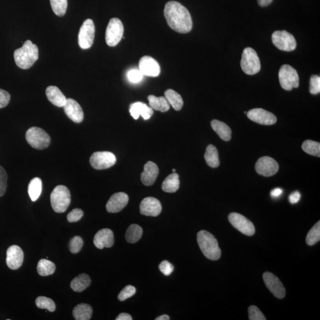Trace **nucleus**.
<instances>
[{
	"label": "nucleus",
	"mask_w": 320,
	"mask_h": 320,
	"mask_svg": "<svg viewBox=\"0 0 320 320\" xmlns=\"http://www.w3.org/2000/svg\"><path fill=\"white\" fill-rule=\"evenodd\" d=\"M164 16L168 26L178 33H187L192 29L191 15L180 2L169 1L165 5Z\"/></svg>",
	"instance_id": "f257e3e1"
},
{
	"label": "nucleus",
	"mask_w": 320,
	"mask_h": 320,
	"mask_svg": "<svg viewBox=\"0 0 320 320\" xmlns=\"http://www.w3.org/2000/svg\"><path fill=\"white\" fill-rule=\"evenodd\" d=\"M15 63L20 69H30L39 58L38 46L33 44L31 41L27 40L23 47L16 49L14 52Z\"/></svg>",
	"instance_id": "f03ea898"
},
{
	"label": "nucleus",
	"mask_w": 320,
	"mask_h": 320,
	"mask_svg": "<svg viewBox=\"0 0 320 320\" xmlns=\"http://www.w3.org/2000/svg\"><path fill=\"white\" fill-rule=\"evenodd\" d=\"M200 248L204 256L211 260H217L221 256V251L216 238L207 231L202 230L197 235Z\"/></svg>",
	"instance_id": "7ed1b4c3"
},
{
	"label": "nucleus",
	"mask_w": 320,
	"mask_h": 320,
	"mask_svg": "<svg viewBox=\"0 0 320 320\" xmlns=\"http://www.w3.org/2000/svg\"><path fill=\"white\" fill-rule=\"evenodd\" d=\"M52 209L57 213H63L69 207L71 193L66 186L59 185L55 187L51 195Z\"/></svg>",
	"instance_id": "20e7f679"
},
{
	"label": "nucleus",
	"mask_w": 320,
	"mask_h": 320,
	"mask_svg": "<svg viewBox=\"0 0 320 320\" xmlns=\"http://www.w3.org/2000/svg\"><path fill=\"white\" fill-rule=\"evenodd\" d=\"M26 140L30 146L37 150L47 149L51 143V138L44 129L30 128L26 133Z\"/></svg>",
	"instance_id": "39448f33"
},
{
	"label": "nucleus",
	"mask_w": 320,
	"mask_h": 320,
	"mask_svg": "<svg viewBox=\"0 0 320 320\" xmlns=\"http://www.w3.org/2000/svg\"><path fill=\"white\" fill-rule=\"evenodd\" d=\"M241 67L243 72L247 75H254L260 72V59L256 52L253 48H246L243 51Z\"/></svg>",
	"instance_id": "423d86ee"
},
{
	"label": "nucleus",
	"mask_w": 320,
	"mask_h": 320,
	"mask_svg": "<svg viewBox=\"0 0 320 320\" xmlns=\"http://www.w3.org/2000/svg\"><path fill=\"white\" fill-rule=\"evenodd\" d=\"M280 84L285 90L290 91L300 85L299 76L297 70L289 65H284L279 72Z\"/></svg>",
	"instance_id": "0eeeda50"
},
{
	"label": "nucleus",
	"mask_w": 320,
	"mask_h": 320,
	"mask_svg": "<svg viewBox=\"0 0 320 320\" xmlns=\"http://www.w3.org/2000/svg\"><path fill=\"white\" fill-rule=\"evenodd\" d=\"M124 25L118 18L110 19L106 31V42L109 47H115L124 35Z\"/></svg>",
	"instance_id": "6e6552de"
},
{
	"label": "nucleus",
	"mask_w": 320,
	"mask_h": 320,
	"mask_svg": "<svg viewBox=\"0 0 320 320\" xmlns=\"http://www.w3.org/2000/svg\"><path fill=\"white\" fill-rule=\"evenodd\" d=\"M272 42L279 50L290 52L297 47V42L294 36L286 30H277L272 34Z\"/></svg>",
	"instance_id": "1a4fd4ad"
},
{
	"label": "nucleus",
	"mask_w": 320,
	"mask_h": 320,
	"mask_svg": "<svg viewBox=\"0 0 320 320\" xmlns=\"http://www.w3.org/2000/svg\"><path fill=\"white\" fill-rule=\"evenodd\" d=\"M95 26L93 21L87 19L82 24L79 33V45L82 49H87L93 44Z\"/></svg>",
	"instance_id": "9d476101"
},
{
	"label": "nucleus",
	"mask_w": 320,
	"mask_h": 320,
	"mask_svg": "<svg viewBox=\"0 0 320 320\" xmlns=\"http://www.w3.org/2000/svg\"><path fill=\"white\" fill-rule=\"evenodd\" d=\"M116 158L113 153L108 152H96L90 159V164L96 170H104L115 164Z\"/></svg>",
	"instance_id": "9b49d317"
},
{
	"label": "nucleus",
	"mask_w": 320,
	"mask_h": 320,
	"mask_svg": "<svg viewBox=\"0 0 320 320\" xmlns=\"http://www.w3.org/2000/svg\"><path fill=\"white\" fill-rule=\"evenodd\" d=\"M229 220L232 226L239 232L247 236H252L255 233V228L253 223L243 215L235 213H231Z\"/></svg>",
	"instance_id": "f8f14e48"
},
{
	"label": "nucleus",
	"mask_w": 320,
	"mask_h": 320,
	"mask_svg": "<svg viewBox=\"0 0 320 320\" xmlns=\"http://www.w3.org/2000/svg\"><path fill=\"white\" fill-rule=\"evenodd\" d=\"M256 170L262 176L269 177L275 175L279 170V164L275 160L270 157H263L256 162Z\"/></svg>",
	"instance_id": "ddd939ff"
},
{
	"label": "nucleus",
	"mask_w": 320,
	"mask_h": 320,
	"mask_svg": "<svg viewBox=\"0 0 320 320\" xmlns=\"http://www.w3.org/2000/svg\"><path fill=\"white\" fill-rule=\"evenodd\" d=\"M263 278L267 288L274 296L279 299H282L285 297V289L278 277L272 273L267 272L263 274Z\"/></svg>",
	"instance_id": "4468645a"
},
{
	"label": "nucleus",
	"mask_w": 320,
	"mask_h": 320,
	"mask_svg": "<svg viewBox=\"0 0 320 320\" xmlns=\"http://www.w3.org/2000/svg\"><path fill=\"white\" fill-rule=\"evenodd\" d=\"M247 117L252 121L263 125L276 124V117L271 112L261 108L253 109L247 113Z\"/></svg>",
	"instance_id": "2eb2a0df"
},
{
	"label": "nucleus",
	"mask_w": 320,
	"mask_h": 320,
	"mask_svg": "<svg viewBox=\"0 0 320 320\" xmlns=\"http://www.w3.org/2000/svg\"><path fill=\"white\" fill-rule=\"evenodd\" d=\"M162 206L158 199L153 197L144 198L141 202V214L148 217H158L161 213Z\"/></svg>",
	"instance_id": "dca6fc26"
},
{
	"label": "nucleus",
	"mask_w": 320,
	"mask_h": 320,
	"mask_svg": "<svg viewBox=\"0 0 320 320\" xmlns=\"http://www.w3.org/2000/svg\"><path fill=\"white\" fill-rule=\"evenodd\" d=\"M23 260V251L18 245H11L7 249L6 263L9 268L12 270L19 269L22 265Z\"/></svg>",
	"instance_id": "f3484780"
},
{
	"label": "nucleus",
	"mask_w": 320,
	"mask_h": 320,
	"mask_svg": "<svg viewBox=\"0 0 320 320\" xmlns=\"http://www.w3.org/2000/svg\"><path fill=\"white\" fill-rule=\"evenodd\" d=\"M139 68L143 75L152 78L158 77L161 72L158 61L150 56H145L141 58Z\"/></svg>",
	"instance_id": "a211bd4d"
},
{
	"label": "nucleus",
	"mask_w": 320,
	"mask_h": 320,
	"mask_svg": "<svg viewBox=\"0 0 320 320\" xmlns=\"http://www.w3.org/2000/svg\"><path fill=\"white\" fill-rule=\"evenodd\" d=\"M128 201L127 194L124 192L113 194L107 203L106 210L109 213H118L127 205Z\"/></svg>",
	"instance_id": "6ab92c4d"
},
{
	"label": "nucleus",
	"mask_w": 320,
	"mask_h": 320,
	"mask_svg": "<svg viewBox=\"0 0 320 320\" xmlns=\"http://www.w3.org/2000/svg\"><path fill=\"white\" fill-rule=\"evenodd\" d=\"M64 107L67 116L75 123H81L84 119V112L80 104L73 98H67Z\"/></svg>",
	"instance_id": "aec40b11"
},
{
	"label": "nucleus",
	"mask_w": 320,
	"mask_h": 320,
	"mask_svg": "<svg viewBox=\"0 0 320 320\" xmlns=\"http://www.w3.org/2000/svg\"><path fill=\"white\" fill-rule=\"evenodd\" d=\"M94 244L98 249L110 248L114 244V235L111 230L104 229L98 231L93 240Z\"/></svg>",
	"instance_id": "412c9836"
},
{
	"label": "nucleus",
	"mask_w": 320,
	"mask_h": 320,
	"mask_svg": "<svg viewBox=\"0 0 320 320\" xmlns=\"http://www.w3.org/2000/svg\"><path fill=\"white\" fill-rule=\"evenodd\" d=\"M159 173L158 166L152 161H148L144 165V171L141 173V178L146 186H152L158 178Z\"/></svg>",
	"instance_id": "4be33fe9"
},
{
	"label": "nucleus",
	"mask_w": 320,
	"mask_h": 320,
	"mask_svg": "<svg viewBox=\"0 0 320 320\" xmlns=\"http://www.w3.org/2000/svg\"><path fill=\"white\" fill-rule=\"evenodd\" d=\"M46 95L49 101L57 107H63L67 102V98L56 86H49Z\"/></svg>",
	"instance_id": "5701e85b"
},
{
	"label": "nucleus",
	"mask_w": 320,
	"mask_h": 320,
	"mask_svg": "<svg viewBox=\"0 0 320 320\" xmlns=\"http://www.w3.org/2000/svg\"><path fill=\"white\" fill-rule=\"evenodd\" d=\"M129 112L135 119H138L141 115L144 119L148 120L152 117L153 114V110L152 107L148 106L147 104L142 102L132 104Z\"/></svg>",
	"instance_id": "b1692460"
},
{
	"label": "nucleus",
	"mask_w": 320,
	"mask_h": 320,
	"mask_svg": "<svg viewBox=\"0 0 320 320\" xmlns=\"http://www.w3.org/2000/svg\"><path fill=\"white\" fill-rule=\"evenodd\" d=\"M93 315V309L87 304H80L74 308L73 315L76 320H89Z\"/></svg>",
	"instance_id": "393cba45"
},
{
	"label": "nucleus",
	"mask_w": 320,
	"mask_h": 320,
	"mask_svg": "<svg viewBox=\"0 0 320 320\" xmlns=\"http://www.w3.org/2000/svg\"><path fill=\"white\" fill-rule=\"evenodd\" d=\"M211 127L220 137L225 141H229L232 138V129L223 122L213 120Z\"/></svg>",
	"instance_id": "a878e982"
},
{
	"label": "nucleus",
	"mask_w": 320,
	"mask_h": 320,
	"mask_svg": "<svg viewBox=\"0 0 320 320\" xmlns=\"http://www.w3.org/2000/svg\"><path fill=\"white\" fill-rule=\"evenodd\" d=\"M91 284V279L87 274H81L71 282V288L74 291L81 292L85 290Z\"/></svg>",
	"instance_id": "bb28decb"
},
{
	"label": "nucleus",
	"mask_w": 320,
	"mask_h": 320,
	"mask_svg": "<svg viewBox=\"0 0 320 320\" xmlns=\"http://www.w3.org/2000/svg\"><path fill=\"white\" fill-rule=\"evenodd\" d=\"M179 176L176 173H172L166 177L162 184L163 191L167 193H174L179 189Z\"/></svg>",
	"instance_id": "cd10ccee"
},
{
	"label": "nucleus",
	"mask_w": 320,
	"mask_h": 320,
	"mask_svg": "<svg viewBox=\"0 0 320 320\" xmlns=\"http://www.w3.org/2000/svg\"><path fill=\"white\" fill-rule=\"evenodd\" d=\"M150 106L153 109L158 110L161 112H167L170 109V104L164 97H156L150 95L148 97Z\"/></svg>",
	"instance_id": "c85d7f7f"
},
{
	"label": "nucleus",
	"mask_w": 320,
	"mask_h": 320,
	"mask_svg": "<svg viewBox=\"0 0 320 320\" xmlns=\"http://www.w3.org/2000/svg\"><path fill=\"white\" fill-rule=\"evenodd\" d=\"M207 164L212 168H217L220 165L219 155L217 148L209 145L206 150L204 156Z\"/></svg>",
	"instance_id": "c756f323"
},
{
	"label": "nucleus",
	"mask_w": 320,
	"mask_h": 320,
	"mask_svg": "<svg viewBox=\"0 0 320 320\" xmlns=\"http://www.w3.org/2000/svg\"><path fill=\"white\" fill-rule=\"evenodd\" d=\"M165 97L169 104H171L174 110H180L183 106L182 97L179 94L172 89H168L164 93Z\"/></svg>",
	"instance_id": "7c9ffc66"
},
{
	"label": "nucleus",
	"mask_w": 320,
	"mask_h": 320,
	"mask_svg": "<svg viewBox=\"0 0 320 320\" xmlns=\"http://www.w3.org/2000/svg\"><path fill=\"white\" fill-rule=\"evenodd\" d=\"M42 189V182L41 178L35 177L30 181L28 186V193L30 199L35 202L41 196Z\"/></svg>",
	"instance_id": "2f4dec72"
},
{
	"label": "nucleus",
	"mask_w": 320,
	"mask_h": 320,
	"mask_svg": "<svg viewBox=\"0 0 320 320\" xmlns=\"http://www.w3.org/2000/svg\"><path fill=\"white\" fill-rule=\"evenodd\" d=\"M142 228L137 224H132L126 232L125 239L129 243H135L139 241L143 236Z\"/></svg>",
	"instance_id": "473e14b6"
},
{
	"label": "nucleus",
	"mask_w": 320,
	"mask_h": 320,
	"mask_svg": "<svg viewBox=\"0 0 320 320\" xmlns=\"http://www.w3.org/2000/svg\"><path fill=\"white\" fill-rule=\"evenodd\" d=\"M55 269H56L55 264L52 261L47 259L40 260L37 266V271L39 275L42 276L52 275L55 272Z\"/></svg>",
	"instance_id": "72a5a7b5"
},
{
	"label": "nucleus",
	"mask_w": 320,
	"mask_h": 320,
	"mask_svg": "<svg viewBox=\"0 0 320 320\" xmlns=\"http://www.w3.org/2000/svg\"><path fill=\"white\" fill-rule=\"evenodd\" d=\"M304 152L313 156L320 157V144L316 141L306 140L302 145Z\"/></svg>",
	"instance_id": "f704fd0d"
},
{
	"label": "nucleus",
	"mask_w": 320,
	"mask_h": 320,
	"mask_svg": "<svg viewBox=\"0 0 320 320\" xmlns=\"http://www.w3.org/2000/svg\"><path fill=\"white\" fill-rule=\"evenodd\" d=\"M50 2L54 13L58 16H64L68 7L67 0H50Z\"/></svg>",
	"instance_id": "c9c22d12"
},
{
	"label": "nucleus",
	"mask_w": 320,
	"mask_h": 320,
	"mask_svg": "<svg viewBox=\"0 0 320 320\" xmlns=\"http://www.w3.org/2000/svg\"><path fill=\"white\" fill-rule=\"evenodd\" d=\"M320 240V221L316 223L310 230L307 236L306 242L309 245L312 246L318 243Z\"/></svg>",
	"instance_id": "e433bc0d"
},
{
	"label": "nucleus",
	"mask_w": 320,
	"mask_h": 320,
	"mask_svg": "<svg viewBox=\"0 0 320 320\" xmlns=\"http://www.w3.org/2000/svg\"><path fill=\"white\" fill-rule=\"evenodd\" d=\"M36 306L41 309H46L50 312H55L56 310V306L54 301L45 297H39L35 301Z\"/></svg>",
	"instance_id": "4c0bfd02"
},
{
	"label": "nucleus",
	"mask_w": 320,
	"mask_h": 320,
	"mask_svg": "<svg viewBox=\"0 0 320 320\" xmlns=\"http://www.w3.org/2000/svg\"><path fill=\"white\" fill-rule=\"evenodd\" d=\"M82 246L83 240L79 236H76L70 240V250L72 253H78L81 250Z\"/></svg>",
	"instance_id": "58836bf2"
},
{
	"label": "nucleus",
	"mask_w": 320,
	"mask_h": 320,
	"mask_svg": "<svg viewBox=\"0 0 320 320\" xmlns=\"http://www.w3.org/2000/svg\"><path fill=\"white\" fill-rule=\"evenodd\" d=\"M135 293H136V289L133 286L128 285L120 292L118 297V300L121 301H125L134 296Z\"/></svg>",
	"instance_id": "ea45409f"
},
{
	"label": "nucleus",
	"mask_w": 320,
	"mask_h": 320,
	"mask_svg": "<svg viewBox=\"0 0 320 320\" xmlns=\"http://www.w3.org/2000/svg\"><path fill=\"white\" fill-rule=\"evenodd\" d=\"M7 187V174L4 168L0 165V197L4 195Z\"/></svg>",
	"instance_id": "a19ab883"
},
{
	"label": "nucleus",
	"mask_w": 320,
	"mask_h": 320,
	"mask_svg": "<svg viewBox=\"0 0 320 320\" xmlns=\"http://www.w3.org/2000/svg\"><path fill=\"white\" fill-rule=\"evenodd\" d=\"M248 317L250 320H266L265 317L256 306H251L248 308Z\"/></svg>",
	"instance_id": "79ce46f5"
},
{
	"label": "nucleus",
	"mask_w": 320,
	"mask_h": 320,
	"mask_svg": "<svg viewBox=\"0 0 320 320\" xmlns=\"http://www.w3.org/2000/svg\"><path fill=\"white\" fill-rule=\"evenodd\" d=\"M310 91L312 94H318L320 92V78L313 75L310 79Z\"/></svg>",
	"instance_id": "37998d69"
},
{
	"label": "nucleus",
	"mask_w": 320,
	"mask_h": 320,
	"mask_svg": "<svg viewBox=\"0 0 320 320\" xmlns=\"http://www.w3.org/2000/svg\"><path fill=\"white\" fill-rule=\"evenodd\" d=\"M84 215V212L81 209L76 208L73 209L67 215V220L69 223H76L81 219Z\"/></svg>",
	"instance_id": "c03bdc74"
},
{
	"label": "nucleus",
	"mask_w": 320,
	"mask_h": 320,
	"mask_svg": "<svg viewBox=\"0 0 320 320\" xmlns=\"http://www.w3.org/2000/svg\"><path fill=\"white\" fill-rule=\"evenodd\" d=\"M159 269L160 271H161L162 274H164L165 276H169L173 272L174 266H173V264L169 262V261L164 260L160 264Z\"/></svg>",
	"instance_id": "a18cd8bd"
},
{
	"label": "nucleus",
	"mask_w": 320,
	"mask_h": 320,
	"mask_svg": "<svg viewBox=\"0 0 320 320\" xmlns=\"http://www.w3.org/2000/svg\"><path fill=\"white\" fill-rule=\"evenodd\" d=\"M143 75L140 70H132L128 73V78L132 82L137 83L142 80Z\"/></svg>",
	"instance_id": "49530a36"
},
{
	"label": "nucleus",
	"mask_w": 320,
	"mask_h": 320,
	"mask_svg": "<svg viewBox=\"0 0 320 320\" xmlns=\"http://www.w3.org/2000/svg\"><path fill=\"white\" fill-rule=\"evenodd\" d=\"M10 95L2 89H0V109L4 108L10 102Z\"/></svg>",
	"instance_id": "de8ad7c7"
},
{
	"label": "nucleus",
	"mask_w": 320,
	"mask_h": 320,
	"mask_svg": "<svg viewBox=\"0 0 320 320\" xmlns=\"http://www.w3.org/2000/svg\"><path fill=\"white\" fill-rule=\"evenodd\" d=\"M300 199L301 194L298 191L292 193L289 197V201L292 204H297V203L300 201Z\"/></svg>",
	"instance_id": "09e8293b"
},
{
	"label": "nucleus",
	"mask_w": 320,
	"mask_h": 320,
	"mask_svg": "<svg viewBox=\"0 0 320 320\" xmlns=\"http://www.w3.org/2000/svg\"><path fill=\"white\" fill-rule=\"evenodd\" d=\"M283 193V190L281 188H276L272 190V192H270V195L273 198H278L279 196L282 195Z\"/></svg>",
	"instance_id": "8fccbe9b"
},
{
	"label": "nucleus",
	"mask_w": 320,
	"mask_h": 320,
	"mask_svg": "<svg viewBox=\"0 0 320 320\" xmlns=\"http://www.w3.org/2000/svg\"><path fill=\"white\" fill-rule=\"evenodd\" d=\"M116 320H132V318L129 314L121 313L117 317Z\"/></svg>",
	"instance_id": "3c124183"
},
{
	"label": "nucleus",
	"mask_w": 320,
	"mask_h": 320,
	"mask_svg": "<svg viewBox=\"0 0 320 320\" xmlns=\"http://www.w3.org/2000/svg\"><path fill=\"white\" fill-rule=\"evenodd\" d=\"M272 1L273 0H257L258 4L261 7H266V6L271 4Z\"/></svg>",
	"instance_id": "603ef678"
},
{
	"label": "nucleus",
	"mask_w": 320,
	"mask_h": 320,
	"mask_svg": "<svg viewBox=\"0 0 320 320\" xmlns=\"http://www.w3.org/2000/svg\"><path fill=\"white\" fill-rule=\"evenodd\" d=\"M156 320H170V317L168 315H162L159 317V318L156 319Z\"/></svg>",
	"instance_id": "864d4df0"
},
{
	"label": "nucleus",
	"mask_w": 320,
	"mask_h": 320,
	"mask_svg": "<svg viewBox=\"0 0 320 320\" xmlns=\"http://www.w3.org/2000/svg\"><path fill=\"white\" fill-rule=\"evenodd\" d=\"M173 173H176V170H175V169H173Z\"/></svg>",
	"instance_id": "5fc2aeb1"
}]
</instances>
